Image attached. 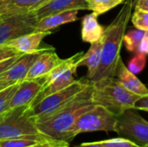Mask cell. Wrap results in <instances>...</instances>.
Returning a JSON list of instances; mask_svg holds the SVG:
<instances>
[{
	"instance_id": "6da1fadb",
	"label": "cell",
	"mask_w": 148,
	"mask_h": 147,
	"mask_svg": "<svg viewBox=\"0 0 148 147\" xmlns=\"http://www.w3.org/2000/svg\"><path fill=\"white\" fill-rule=\"evenodd\" d=\"M92 95L93 83L90 81L61 109L46 120L36 123L40 133L53 140L70 144L75 139L73 128L76 120L95 106Z\"/></svg>"
},
{
	"instance_id": "7a4b0ae2",
	"label": "cell",
	"mask_w": 148,
	"mask_h": 147,
	"mask_svg": "<svg viewBox=\"0 0 148 147\" xmlns=\"http://www.w3.org/2000/svg\"><path fill=\"white\" fill-rule=\"evenodd\" d=\"M134 6L133 0H127L113 20L105 28L102 36V48L99 68L90 81H96L106 77H116L121 61V49L123 38L131 18Z\"/></svg>"
},
{
	"instance_id": "3957f363",
	"label": "cell",
	"mask_w": 148,
	"mask_h": 147,
	"mask_svg": "<svg viewBox=\"0 0 148 147\" xmlns=\"http://www.w3.org/2000/svg\"><path fill=\"white\" fill-rule=\"evenodd\" d=\"M93 83V101L108 109L116 117L134 108L141 97L125 88L115 77H106Z\"/></svg>"
},
{
	"instance_id": "277c9868",
	"label": "cell",
	"mask_w": 148,
	"mask_h": 147,
	"mask_svg": "<svg viewBox=\"0 0 148 147\" xmlns=\"http://www.w3.org/2000/svg\"><path fill=\"white\" fill-rule=\"evenodd\" d=\"M40 133L30 114V106L10 108L0 114V140Z\"/></svg>"
},
{
	"instance_id": "5b68a950",
	"label": "cell",
	"mask_w": 148,
	"mask_h": 147,
	"mask_svg": "<svg viewBox=\"0 0 148 147\" xmlns=\"http://www.w3.org/2000/svg\"><path fill=\"white\" fill-rule=\"evenodd\" d=\"M90 83L87 78L75 80L71 85L51 94L30 107V114L37 122L42 121L65 106L74 96Z\"/></svg>"
},
{
	"instance_id": "8992f818",
	"label": "cell",
	"mask_w": 148,
	"mask_h": 147,
	"mask_svg": "<svg viewBox=\"0 0 148 147\" xmlns=\"http://www.w3.org/2000/svg\"><path fill=\"white\" fill-rule=\"evenodd\" d=\"M83 54L84 52L82 51L76 53L69 58L62 59V62L46 75V83L30 107L39 102L46 96L71 85L75 81L74 75L76 73L78 62Z\"/></svg>"
},
{
	"instance_id": "52a82bcc",
	"label": "cell",
	"mask_w": 148,
	"mask_h": 147,
	"mask_svg": "<svg viewBox=\"0 0 148 147\" xmlns=\"http://www.w3.org/2000/svg\"><path fill=\"white\" fill-rule=\"evenodd\" d=\"M117 117L110 113L108 109L100 105H95L93 108L83 113L76 120L74 128L73 136L83 133L91 132H115Z\"/></svg>"
},
{
	"instance_id": "ba28073f",
	"label": "cell",
	"mask_w": 148,
	"mask_h": 147,
	"mask_svg": "<svg viewBox=\"0 0 148 147\" xmlns=\"http://www.w3.org/2000/svg\"><path fill=\"white\" fill-rule=\"evenodd\" d=\"M115 133L139 146H148V121L134 108L117 116Z\"/></svg>"
},
{
	"instance_id": "9c48e42d",
	"label": "cell",
	"mask_w": 148,
	"mask_h": 147,
	"mask_svg": "<svg viewBox=\"0 0 148 147\" xmlns=\"http://www.w3.org/2000/svg\"><path fill=\"white\" fill-rule=\"evenodd\" d=\"M37 19L34 12L2 17L0 20V47L23 35L36 31Z\"/></svg>"
},
{
	"instance_id": "30bf717a",
	"label": "cell",
	"mask_w": 148,
	"mask_h": 147,
	"mask_svg": "<svg viewBox=\"0 0 148 147\" xmlns=\"http://www.w3.org/2000/svg\"><path fill=\"white\" fill-rule=\"evenodd\" d=\"M46 49H42L37 52L30 54H23L17 57V59L2 74H0V82L5 83L7 85H11L15 83H19L25 80L28 73L35 62L36 59L39 54L45 50Z\"/></svg>"
},
{
	"instance_id": "8fae6325",
	"label": "cell",
	"mask_w": 148,
	"mask_h": 147,
	"mask_svg": "<svg viewBox=\"0 0 148 147\" xmlns=\"http://www.w3.org/2000/svg\"><path fill=\"white\" fill-rule=\"evenodd\" d=\"M46 83V76L36 79H25L18 83L12 97L10 108L21 106H31Z\"/></svg>"
},
{
	"instance_id": "7c38bea8",
	"label": "cell",
	"mask_w": 148,
	"mask_h": 147,
	"mask_svg": "<svg viewBox=\"0 0 148 147\" xmlns=\"http://www.w3.org/2000/svg\"><path fill=\"white\" fill-rule=\"evenodd\" d=\"M62 59H61L54 48H48L42 51L35 62L31 66L26 79H36L46 76L55 67H56Z\"/></svg>"
},
{
	"instance_id": "4fadbf2b",
	"label": "cell",
	"mask_w": 148,
	"mask_h": 147,
	"mask_svg": "<svg viewBox=\"0 0 148 147\" xmlns=\"http://www.w3.org/2000/svg\"><path fill=\"white\" fill-rule=\"evenodd\" d=\"M72 10H88L85 0H49L34 11L38 20L52 14H56Z\"/></svg>"
},
{
	"instance_id": "5bb4252c",
	"label": "cell",
	"mask_w": 148,
	"mask_h": 147,
	"mask_svg": "<svg viewBox=\"0 0 148 147\" xmlns=\"http://www.w3.org/2000/svg\"><path fill=\"white\" fill-rule=\"evenodd\" d=\"M51 34V31L42 32V31H34L22 36H19L11 42L6 43L4 46H8L16 51H17L20 55L23 54H30L39 51L40 45L44 39L45 36Z\"/></svg>"
},
{
	"instance_id": "9a60e30c",
	"label": "cell",
	"mask_w": 148,
	"mask_h": 147,
	"mask_svg": "<svg viewBox=\"0 0 148 147\" xmlns=\"http://www.w3.org/2000/svg\"><path fill=\"white\" fill-rule=\"evenodd\" d=\"M49 0H0V16L25 14L34 12Z\"/></svg>"
},
{
	"instance_id": "2e32d148",
	"label": "cell",
	"mask_w": 148,
	"mask_h": 147,
	"mask_svg": "<svg viewBox=\"0 0 148 147\" xmlns=\"http://www.w3.org/2000/svg\"><path fill=\"white\" fill-rule=\"evenodd\" d=\"M117 80L128 91L140 96L148 95V88L133 74L121 60L117 72Z\"/></svg>"
},
{
	"instance_id": "e0dca14e",
	"label": "cell",
	"mask_w": 148,
	"mask_h": 147,
	"mask_svg": "<svg viewBox=\"0 0 148 147\" xmlns=\"http://www.w3.org/2000/svg\"><path fill=\"white\" fill-rule=\"evenodd\" d=\"M77 14H78V10H67L56 14L49 15L37 21L36 31L47 32L62 24L75 22L76 20H78Z\"/></svg>"
},
{
	"instance_id": "ac0fdd59",
	"label": "cell",
	"mask_w": 148,
	"mask_h": 147,
	"mask_svg": "<svg viewBox=\"0 0 148 147\" xmlns=\"http://www.w3.org/2000/svg\"><path fill=\"white\" fill-rule=\"evenodd\" d=\"M98 15L92 12L86 15L82 21V39L85 42L93 43L102 38L105 28L98 22Z\"/></svg>"
},
{
	"instance_id": "d6986e66",
	"label": "cell",
	"mask_w": 148,
	"mask_h": 147,
	"mask_svg": "<svg viewBox=\"0 0 148 147\" xmlns=\"http://www.w3.org/2000/svg\"><path fill=\"white\" fill-rule=\"evenodd\" d=\"M101 48H102V40H99L95 42L91 43L89 49L83 54L82 57L80 59L78 62L79 67H87L88 73L86 78L89 81L92 80L94 75H95L100 62H101Z\"/></svg>"
},
{
	"instance_id": "ffe728a7",
	"label": "cell",
	"mask_w": 148,
	"mask_h": 147,
	"mask_svg": "<svg viewBox=\"0 0 148 147\" xmlns=\"http://www.w3.org/2000/svg\"><path fill=\"white\" fill-rule=\"evenodd\" d=\"M54 142L59 141L53 140L43 134H34L2 139L0 140V147H33Z\"/></svg>"
},
{
	"instance_id": "44dd1931",
	"label": "cell",
	"mask_w": 148,
	"mask_h": 147,
	"mask_svg": "<svg viewBox=\"0 0 148 147\" xmlns=\"http://www.w3.org/2000/svg\"><path fill=\"white\" fill-rule=\"evenodd\" d=\"M88 10L96 13L98 16L112 10L127 0H85Z\"/></svg>"
},
{
	"instance_id": "7402d4cb",
	"label": "cell",
	"mask_w": 148,
	"mask_h": 147,
	"mask_svg": "<svg viewBox=\"0 0 148 147\" xmlns=\"http://www.w3.org/2000/svg\"><path fill=\"white\" fill-rule=\"evenodd\" d=\"M145 31L135 29L129 30L128 32H126L124 38H123V42L125 43L126 49L127 51L131 53H137L139 45L140 43V41L144 36Z\"/></svg>"
},
{
	"instance_id": "603a6c76",
	"label": "cell",
	"mask_w": 148,
	"mask_h": 147,
	"mask_svg": "<svg viewBox=\"0 0 148 147\" xmlns=\"http://www.w3.org/2000/svg\"><path fill=\"white\" fill-rule=\"evenodd\" d=\"M18 83L11 84L0 91V114L10 108L12 97L17 88Z\"/></svg>"
},
{
	"instance_id": "cb8c5ba5",
	"label": "cell",
	"mask_w": 148,
	"mask_h": 147,
	"mask_svg": "<svg viewBox=\"0 0 148 147\" xmlns=\"http://www.w3.org/2000/svg\"><path fill=\"white\" fill-rule=\"evenodd\" d=\"M132 23L134 26L140 30H148V10L135 8L134 14L132 15Z\"/></svg>"
},
{
	"instance_id": "d4e9b609",
	"label": "cell",
	"mask_w": 148,
	"mask_h": 147,
	"mask_svg": "<svg viewBox=\"0 0 148 147\" xmlns=\"http://www.w3.org/2000/svg\"><path fill=\"white\" fill-rule=\"evenodd\" d=\"M147 65V55L137 52L136 55L128 62L127 68L134 75L142 72Z\"/></svg>"
},
{
	"instance_id": "484cf974",
	"label": "cell",
	"mask_w": 148,
	"mask_h": 147,
	"mask_svg": "<svg viewBox=\"0 0 148 147\" xmlns=\"http://www.w3.org/2000/svg\"><path fill=\"white\" fill-rule=\"evenodd\" d=\"M99 142L103 147H140L133 141L122 137L106 139Z\"/></svg>"
},
{
	"instance_id": "4316f807",
	"label": "cell",
	"mask_w": 148,
	"mask_h": 147,
	"mask_svg": "<svg viewBox=\"0 0 148 147\" xmlns=\"http://www.w3.org/2000/svg\"><path fill=\"white\" fill-rule=\"evenodd\" d=\"M20 55V54L16 51L15 49L8 47V46H2L0 47V62L6 60L8 58Z\"/></svg>"
},
{
	"instance_id": "83f0119b",
	"label": "cell",
	"mask_w": 148,
	"mask_h": 147,
	"mask_svg": "<svg viewBox=\"0 0 148 147\" xmlns=\"http://www.w3.org/2000/svg\"><path fill=\"white\" fill-rule=\"evenodd\" d=\"M134 109L138 110H143V111H148V95L140 97L134 104Z\"/></svg>"
},
{
	"instance_id": "f1b7e54d",
	"label": "cell",
	"mask_w": 148,
	"mask_h": 147,
	"mask_svg": "<svg viewBox=\"0 0 148 147\" xmlns=\"http://www.w3.org/2000/svg\"><path fill=\"white\" fill-rule=\"evenodd\" d=\"M138 52L144 54L146 55H148V30L145 31L144 36L140 41V43L139 45V49H138Z\"/></svg>"
},
{
	"instance_id": "f546056e",
	"label": "cell",
	"mask_w": 148,
	"mask_h": 147,
	"mask_svg": "<svg viewBox=\"0 0 148 147\" xmlns=\"http://www.w3.org/2000/svg\"><path fill=\"white\" fill-rule=\"evenodd\" d=\"M19 55L17 56H13V57H10V58H8L6 60H3L2 62H0V74H2L3 71H5L18 57Z\"/></svg>"
},
{
	"instance_id": "4dcf8cb0",
	"label": "cell",
	"mask_w": 148,
	"mask_h": 147,
	"mask_svg": "<svg viewBox=\"0 0 148 147\" xmlns=\"http://www.w3.org/2000/svg\"><path fill=\"white\" fill-rule=\"evenodd\" d=\"M33 147H69V143L67 142H54V143H47L43 145H39Z\"/></svg>"
},
{
	"instance_id": "1f68e13d",
	"label": "cell",
	"mask_w": 148,
	"mask_h": 147,
	"mask_svg": "<svg viewBox=\"0 0 148 147\" xmlns=\"http://www.w3.org/2000/svg\"><path fill=\"white\" fill-rule=\"evenodd\" d=\"M135 8L148 10V0H133Z\"/></svg>"
},
{
	"instance_id": "d6a6232c",
	"label": "cell",
	"mask_w": 148,
	"mask_h": 147,
	"mask_svg": "<svg viewBox=\"0 0 148 147\" xmlns=\"http://www.w3.org/2000/svg\"><path fill=\"white\" fill-rule=\"evenodd\" d=\"M75 147H103L100 142H91V143H82Z\"/></svg>"
},
{
	"instance_id": "836d02e7",
	"label": "cell",
	"mask_w": 148,
	"mask_h": 147,
	"mask_svg": "<svg viewBox=\"0 0 148 147\" xmlns=\"http://www.w3.org/2000/svg\"><path fill=\"white\" fill-rule=\"evenodd\" d=\"M8 86H10V85H7V84H5V83H3V82H0V91H1L2 89H3L4 88H6V87H8Z\"/></svg>"
},
{
	"instance_id": "e575fe53",
	"label": "cell",
	"mask_w": 148,
	"mask_h": 147,
	"mask_svg": "<svg viewBox=\"0 0 148 147\" xmlns=\"http://www.w3.org/2000/svg\"><path fill=\"white\" fill-rule=\"evenodd\" d=\"M1 19H2V17H1V16H0V20H1Z\"/></svg>"
},
{
	"instance_id": "d590c367",
	"label": "cell",
	"mask_w": 148,
	"mask_h": 147,
	"mask_svg": "<svg viewBox=\"0 0 148 147\" xmlns=\"http://www.w3.org/2000/svg\"><path fill=\"white\" fill-rule=\"evenodd\" d=\"M140 147H143V146H140ZM144 147H148V146H144Z\"/></svg>"
},
{
	"instance_id": "8d00e7d4",
	"label": "cell",
	"mask_w": 148,
	"mask_h": 147,
	"mask_svg": "<svg viewBox=\"0 0 148 147\" xmlns=\"http://www.w3.org/2000/svg\"><path fill=\"white\" fill-rule=\"evenodd\" d=\"M147 112H148V111H147Z\"/></svg>"
}]
</instances>
